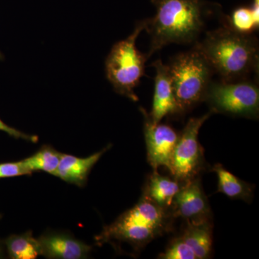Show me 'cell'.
<instances>
[{
    "mask_svg": "<svg viewBox=\"0 0 259 259\" xmlns=\"http://www.w3.org/2000/svg\"><path fill=\"white\" fill-rule=\"evenodd\" d=\"M61 157V153L50 145H44L36 153L20 161L28 171H44L55 176Z\"/></svg>",
    "mask_w": 259,
    "mask_h": 259,
    "instance_id": "obj_18",
    "label": "cell"
},
{
    "mask_svg": "<svg viewBox=\"0 0 259 259\" xmlns=\"http://www.w3.org/2000/svg\"><path fill=\"white\" fill-rule=\"evenodd\" d=\"M7 255L11 259H35L41 255L40 243L32 231L11 235L4 240Z\"/></svg>",
    "mask_w": 259,
    "mask_h": 259,
    "instance_id": "obj_17",
    "label": "cell"
},
{
    "mask_svg": "<svg viewBox=\"0 0 259 259\" xmlns=\"http://www.w3.org/2000/svg\"><path fill=\"white\" fill-rule=\"evenodd\" d=\"M258 16L259 3H253L250 8L240 7L232 13L228 25L241 33L251 34L258 28Z\"/></svg>",
    "mask_w": 259,
    "mask_h": 259,
    "instance_id": "obj_19",
    "label": "cell"
},
{
    "mask_svg": "<svg viewBox=\"0 0 259 259\" xmlns=\"http://www.w3.org/2000/svg\"><path fill=\"white\" fill-rule=\"evenodd\" d=\"M141 111L145 119L144 135L148 163L154 171L160 166H165L170 170L179 135L170 126L153 122L144 109L141 108Z\"/></svg>",
    "mask_w": 259,
    "mask_h": 259,
    "instance_id": "obj_7",
    "label": "cell"
},
{
    "mask_svg": "<svg viewBox=\"0 0 259 259\" xmlns=\"http://www.w3.org/2000/svg\"><path fill=\"white\" fill-rule=\"evenodd\" d=\"M212 171L218 176V192L224 194L231 199L250 202L253 196V187L251 185L238 179L222 165H214Z\"/></svg>",
    "mask_w": 259,
    "mask_h": 259,
    "instance_id": "obj_16",
    "label": "cell"
},
{
    "mask_svg": "<svg viewBox=\"0 0 259 259\" xmlns=\"http://www.w3.org/2000/svg\"><path fill=\"white\" fill-rule=\"evenodd\" d=\"M4 59V56L2 54L1 51H0V61L3 60Z\"/></svg>",
    "mask_w": 259,
    "mask_h": 259,
    "instance_id": "obj_24",
    "label": "cell"
},
{
    "mask_svg": "<svg viewBox=\"0 0 259 259\" xmlns=\"http://www.w3.org/2000/svg\"><path fill=\"white\" fill-rule=\"evenodd\" d=\"M212 113L210 111L202 117L191 118L179 136L169 171L181 186L197 178L204 168L203 149L199 144L198 135L201 127Z\"/></svg>",
    "mask_w": 259,
    "mask_h": 259,
    "instance_id": "obj_6",
    "label": "cell"
},
{
    "mask_svg": "<svg viewBox=\"0 0 259 259\" xmlns=\"http://www.w3.org/2000/svg\"><path fill=\"white\" fill-rule=\"evenodd\" d=\"M167 66L180 113L204 101L214 71L199 51L179 54Z\"/></svg>",
    "mask_w": 259,
    "mask_h": 259,
    "instance_id": "obj_3",
    "label": "cell"
},
{
    "mask_svg": "<svg viewBox=\"0 0 259 259\" xmlns=\"http://www.w3.org/2000/svg\"><path fill=\"white\" fill-rule=\"evenodd\" d=\"M181 237L193 250L197 259L209 258L212 246L210 221H187V226Z\"/></svg>",
    "mask_w": 259,
    "mask_h": 259,
    "instance_id": "obj_14",
    "label": "cell"
},
{
    "mask_svg": "<svg viewBox=\"0 0 259 259\" xmlns=\"http://www.w3.org/2000/svg\"><path fill=\"white\" fill-rule=\"evenodd\" d=\"M7 255L4 241L0 240V258H5Z\"/></svg>",
    "mask_w": 259,
    "mask_h": 259,
    "instance_id": "obj_23",
    "label": "cell"
},
{
    "mask_svg": "<svg viewBox=\"0 0 259 259\" xmlns=\"http://www.w3.org/2000/svg\"><path fill=\"white\" fill-rule=\"evenodd\" d=\"M156 9L153 18L146 19L151 47L146 56L171 44L194 41L204 27L202 0H151Z\"/></svg>",
    "mask_w": 259,
    "mask_h": 259,
    "instance_id": "obj_2",
    "label": "cell"
},
{
    "mask_svg": "<svg viewBox=\"0 0 259 259\" xmlns=\"http://www.w3.org/2000/svg\"><path fill=\"white\" fill-rule=\"evenodd\" d=\"M259 3V0H254V3Z\"/></svg>",
    "mask_w": 259,
    "mask_h": 259,
    "instance_id": "obj_25",
    "label": "cell"
},
{
    "mask_svg": "<svg viewBox=\"0 0 259 259\" xmlns=\"http://www.w3.org/2000/svg\"><path fill=\"white\" fill-rule=\"evenodd\" d=\"M0 131L6 133L9 135L10 137L14 138L15 139H23L28 142L33 143V144H36L38 141V137L37 136L24 134L22 131L7 125L1 119H0Z\"/></svg>",
    "mask_w": 259,
    "mask_h": 259,
    "instance_id": "obj_22",
    "label": "cell"
},
{
    "mask_svg": "<svg viewBox=\"0 0 259 259\" xmlns=\"http://www.w3.org/2000/svg\"><path fill=\"white\" fill-rule=\"evenodd\" d=\"M1 218H2V214H0V219H1Z\"/></svg>",
    "mask_w": 259,
    "mask_h": 259,
    "instance_id": "obj_26",
    "label": "cell"
},
{
    "mask_svg": "<svg viewBox=\"0 0 259 259\" xmlns=\"http://www.w3.org/2000/svg\"><path fill=\"white\" fill-rule=\"evenodd\" d=\"M159 235L157 231L149 227L120 222L116 220L110 226L105 227L95 240L98 245L112 241L125 242L132 245L135 249H139Z\"/></svg>",
    "mask_w": 259,
    "mask_h": 259,
    "instance_id": "obj_11",
    "label": "cell"
},
{
    "mask_svg": "<svg viewBox=\"0 0 259 259\" xmlns=\"http://www.w3.org/2000/svg\"><path fill=\"white\" fill-rule=\"evenodd\" d=\"M146 28V20L136 24L134 32L125 40L116 42L105 61L107 79L119 95L137 102L134 90L145 73L148 58L136 47V40Z\"/></svg>",
    "mask_w": 259,
    "mask_h": 259,
    "instance_id": "obj_4",
    "label": "cell"
},
{
    "mask_svg": "<svg viewBox=\"0 0 259 259\" xmlns=\"http://www.w3.org/2000/svg\"><path fill=\"white\" fill-rule=\"evenodd\" d=\"M180 187L177 181L162 176L154 171L148 177L143 195L166 210L171 207L174 197Z\"/></svg>",
    "mask_w": 259,
    "mask_h": 259,
    "instance_id": "obj_15",
    "label": "cell"
},
{
    "mask_svg": "<svg viewBox=\"0 0 259 259\" xmlns=\"http://www.w3.org/2000/svg\"><path fill=\"white\" fill-rule=\"evenodd\" d=\"M153 66L156 69V74L152 110L148 115L153 122L158 123L166 116L180 112L174 94L168 66L161 60L155 61Z\"/></svg>",
    "mask_w": 259,
    "mask_h": 259,
    "instance_id": "obj_10",
    "label": "cell"
},
{
    "mask_svg": "<svg viewBox=\"0 0 259 259\" xmlns=\"http://www.w3.org/2000/svg\"><path fill=\"white\" fill-rule=\"evenodd\" d=\"M31 175V172L24 168L20 161L0 163V180Z\"/></svg>",
    "mask_w": 259,
    "mask_h": 259,
    "instance_id": "obj_21",
    "label": "cell"
},
{
    "mask_svg": "<svg viewBox=\"0 0 259 259\" xmlns=\"http://www.w3.org/2000/svg\"><path fill=\"white\" fill-rule=\"evenodd\" d=\"M171 205L175 217L193 222L210 221V207L198 177L181 186Z\"/></svg>",
    "mask_w": 259,
    "mask_h": 259,
    "instance_id": "obj_8",
    "label": "cell"
},
{
    "mask_svg": "<svg viewBox=\"0 0 259 259\" xmlns=\"http://www.w3.org/2000/svg\"><path fill=\"white\" fill-rule=\"evenodd\" d=\"M158 258L163 259H197L193 250L185 243L181 236L174 239L168 245V248H166V251L160 254Z\"/></svg>",
    "mask_w": 259,
    "mask_h": 259,
    "instance_id": "obj_20",
    "label": "cell"
},
{
    "mask_svg": "<svg viewBox=\"0 0 259 259\" xmlns=\"http://www.w3.org/2000/svg\"><path fill=\"white\" fill-rule=\"evenodd\" d=\"M204 100L210 111L238 117L256 118L259 112V90L246 79L209 83Z\"/></svg>",
    "mask_w": 259,
    "mask_h": 259,
    "instance_id": "obj_5",
    "label": "cell"
},
{
    "mask_svg": "<svg viewBox=\"0 0 259 259\" xmlns=\"http://www.w3.org/2000/svg\"><path fill=\"white\" fill-rule=\"evenodd\" d=\"M117 221L149 227L160 234L170 228V216L166 209L161 208L144 195L133 208L121 214Z\"/></svg>",
    "mask_w": 259,
    "mask_h": 259,
    "instance_id": "obj_12",
    "label": "cell"
},
{
    "mask_svg": "<svg viewBox=\"0 0 259 259\" xmlns=\"http://www.w3.org/2000/svg\"><path fill=\"white\" fill-rule=\"evenodd\" d=\"M41 255L49 259L88 258L92 247L66 231H48L37 238Z\"/></svg>",
    "mask_w": 259,
    "mask_h": 259,
    "instance_id": "obj_9",
    "label": "cell"
},
{
    "mask_svg": "<svg viewBox=\"0 0 259 259\" xmlns=\"http://www.w3.org/2000/svg\"><path fill=\"white\" fill-rule=\"evenodd\" d=\"M194 49L224 81L244 80L258 67L257 39L251 34L237 32L229 25L207 32L203 41Z\"/></svg>",
    "mask_w": 259,
    "mask_h": 259,
    "instance_id": "obj_1",
    "label": "cell"
},
{
    "mask_svg": "<svg viewBox=\"0 0 259 259\" xmlns=\"http://www.w3.org/2000/svg\"><path fill=\"white\" fill-rule=\"evenodd\" d=\"M111 146V144H109L101 151L86 158L76 157L73 155L61 153L60 163L56 177L71 185L79 187H84L88 182L90 171L102 155L106 153Z\"/></svg>",
    "mask_w": 259,
    "mask_h": 259,
    "instance_id": "obj_13",
    "label": "cell"
}]
</instances>
